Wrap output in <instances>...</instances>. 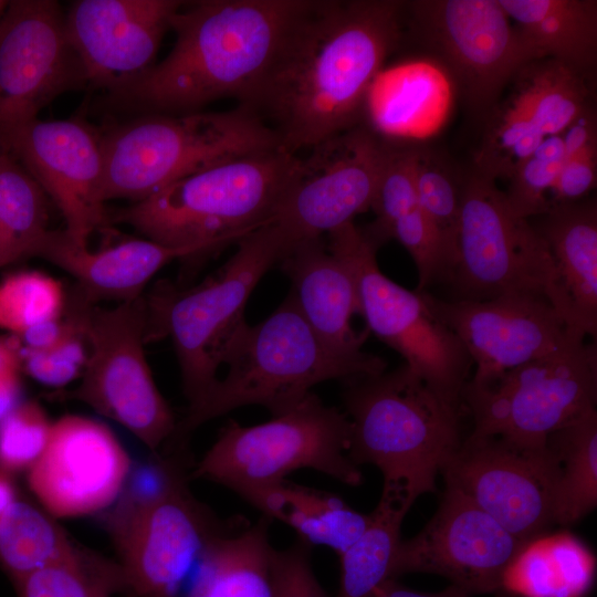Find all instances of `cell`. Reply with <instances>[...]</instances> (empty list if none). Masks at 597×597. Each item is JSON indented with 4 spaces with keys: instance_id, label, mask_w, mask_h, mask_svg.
I'll return each mask as SVG.
<instances>
[{
    "instance_id": "cell-32",
    "label": "cell",
    "mask_w": 597,
    "mask_h": 597,
    "mask_svg": "<svg viewBox=\"0 0 597 597\" xmlns=\"http://www.w3.org/2000/svg\"><path fill=\"white\" fill-rule=\"evenodd\" d=\"M507 97L545 137L559 135L587 106L585 77L553 59L525 65Z\"/></svg>"
},
{
    "instance_id": "cell-20",
    "label": "cell",
    "mask_w": 597,
    "mask_h": 597,
    "mask_svg": "<svg viewBox=\"0 0 597 597\" xmlns=\"http://www.w3.org/2000/svg\"><path fill=\"white\" fill-rule=\"evenodd\" d=\"M130 459L104 423L77 415L52 423L45 450L27 471L28 484L54 517L93 514L121 496Z\"/></svg>"
},
{
    "instance_id": "cell-14",
    "label": "cell",
    "mask_w": 597,
    "mask_h": 597,
    "mask_svg": "<svg viewBox=\"0 0 597 597\" xmlns=\"http://www.w3.org/2000/svg\"><path fill=\"white\" fill-rule=\"evenodd\" d=\"M412 28L442 57L468 105L486 116L507 82L545 59L513 27L499 0L406 2Z\"/></svg>"
},
{
    "instance_id": "cell-17",
    "label": "cell",
    "mask_w": 597,
    "mask_h": 597,
    "mask_svg": "<svg viewBox=\"0 0 597 597\" xmlns=\"http://www.w3.org/2000/svg\"><path fill=\"white\" fill-rule=\"evenodd\" d=\"M388 148V140L360 123L297 158L272 220L290 250L353 222L370 208Z\"/></svg>"
},
{
    "instance_id": "cell-12",
    "label": "cell",
    "mask_w": 597,
    "mask_h": 597,
    "mask_svg": "<svg viewBox=\"0 0 597 597\" xmlns=\"http://www.w3.org/2000/svg\"><path fill=\"white\" fill-rule=\"evenodd\" d=\"M328 234L331 252L356 283L358 313L368 331L399 353L405 365L451 405L462 408L472 360L458 336L436 314L428 293L410 291L380 271L378 247L349 222Z\"/></svg>"
},
{
    "instance_id": "cell-27",
    "label": "cell",
    "mask_w": 597,
    "mask_h": 597,
    "mask_svg": "<svg viewBox=\"0 0 597 597\" xmlns=\"http://www.w3.org/2000/svg\"><path fill=\"white\" fill-rule=\"evenodd\" d=\"M269 524L260 520L242 531L213 536L188 582L186 597H274Z\"/></svg>"
},
{
    "instance_id": "cell-15",
    "label": "cell",
    "mask_w": 597,
    "mask_h": 597,
    "mask_svg": "<svg viewBox=\"0 0 597 597\" xmlns=\"http://www.w3.org/2000/svg\"><path fill=\"white\" fill-rule=\"evenodd\" d=\"M88 87L54 0H13L0 23V151L57 96Z\"/></svg>"
},
{
    "instance_id": "cell-51",
    "label": "cell",
    "mask_w": 597,
    "mask_h": 597,
    "mask_svg": "<svg viewBox=\"0 0 597 597\" xmlns=\"http://www.w3.org/2000/svg\"><path fill=\"white\" fill-rule=\"evenodd\" d=\"M9 2L10 1H7V0H0V23L9 6Z\"/></svg>"
},
{
    "instance_id": "cell-48",
    "label": "cell",
    "mask_w": 597,
    "mask_h": 597,
    "mask_svg": "<svg viewBox=\"0 0 597 597\" xmlns=\"http://www.w3.org/2000/svg\"><path fill=\"white\" fill-rule=\"evenodd\" d=\"M559 136L564 145L565 157L587 147L597 146L596 115L593 107L587 106Z\"/></svg>"
},
{
    "instance_id": "cell-8",
    "label": "cell",
    "mask_w": 597,
    "mask_h": 597,
    "mask_svg": "<svg viewBox=\"0 0 597 597\" xmlns=\"http://www.w3.org/2000/svg\"><path fill=\"white\" fill-rule=\"evenodd\" d=\"M168 450L153 484L123 491L106 520L134 597H180L207 543L227 531L191 494L186 449Z\"/></svg>"
},
{
    "instance_id": "cell-21",
    "label": "cell",
    "mask_w": 597,
    "mask_h": 597,
    "mask_svg": "<svg viewBox=\"0 0 597 597\" xmlns=\"http://www.w3.org/2000/svg\"><path fill=\"white\" fill-rule=\"evenodd\" d=\"M428 300L465 347L475 367L469 379L472 383L488 381L575 338H586L570 329L540 295L442 301L428 294Z\"/></svg>"
},
{
    "instance_id": "cell-24",
    "label": "cell",
    "mask_w": 597,
    "mask_h": 597,
    "mask_svg": "<svg viewBox=\"0 0 597 597\" xmlns=\"http://www.w3.org/2000/svg\"><path fill=\"white\" fill-rule=\"evenodd\" d=\"M454 83L441 63L409 60L383 69L368 90L367 126L388 142H418L436 136L450 117Z\"/></svg>"
},
{
    "instance_id": "cell-29",
    "label": "cell",
    "mask_w": 597,
    "mask_h": 597,
    "mask_svg": "<svg viewBox=\"0 0 597 597\" xmlns=\"http://www.w3.org/2000/svg\"><path fill=\"white\" fill-rule=\"evenodd\" d=\"M249 504L277 520L308 544L324 545L338 555L365 531L370 514L352 509L338 496L289 480L261 492Z\"/></svg>"
},
{
    "instance_id": "cell-23",
    "label": "cell",
    "mask_w": 597,
    "mask_h": 597,
    "mask_svg": "<svg viewBox=\"0 0 597 597\" xmlns=\"http://www.w3.org/2000/svg\"><path fill=\"white\" fill-rule=\"evenodd\" d=\"M197 247H171L146 240H127L91 251L78 247L64 230L49 229L32 258H41L71 274L76 289L91 302L123 303L142 296L146 283L175 259L201 256Z\"/></svg>"
},
{
    "instance_id": "cell-9",
    "label": "cell",
    "mask_w": 597,
    "mask_h": 597,
    "mask_svg": "<svg viewBox=\"0 0 597 597\" xmlns=\"http://www.w3.org/2000/svg\"><path fill=\"white\" fill-rule=\"evenodd\" d=\"M350 433L348 417L311 392L266 422L244 427L231 420L196 464L192 476L221 484L248 503L300 469L356 486L363 474L347 455Z\"/></svg>"
},
{
    "instance_id": "cell-43",
    "label": "cell",
    "mask_w": 597,
    "mask_h": 597,
    "mask_svg": "<svg viewBox=\"0 0 597 597\" xmlns=\"http://www.w3.org/2000/svg\"><path fill=\"white\" fill-rule=\"evenodd\" d=\"M66 306L73 311L77 321L76 327L67 336L49 349L20 348L21 370L53 388H62L81 377L88 355L78 308L70 298H66Z\"/></svg>"
},
{
    "instance_id": "cell-36",
    "label": "cell",
    "mask_w": 597,
    "mask_h": 597,
    "mask_svg": "<svg viewBox=\"0 0 597 597\" xmlns=\"http://www.w3.org/2000/svg\"><path fill=\"white\" fill-rule=\"evenodd\" d=\"M18 597L129 596L117 561L75 546L64 557L13 583Z\"/></svg>"
},
{
    "instance_id": "cell-28",
    "label": "cell",
    "mask_w": 597,
    "mask_h": 597,
    "mask_svg": "<svg viewBox=\"0 0 597 597\" xmlns=\"http://www.w3.org/2000/svg\"><path fill=\"white\" fill-rule=\"evenodd\" d=\"M524 38L545 59L584 76L596 60L597 2L593 0H499Z\"/></svg>"
},
{
    "instance_id": "cell-6",
    "label": "cell",
    "mask_w": 597,
    "mask_h": 597,
    "mask_svg": "<svg viewBox=\"0 0 597 597\" xmlns=\"http://www.w3.org/2000/svg\"><path fill=\"white\" fill-rule=\"evenodd\" d=\"M103 199L139 202L169 185L223 161L282 148L250 108L147 114L102 133Z\"/></svg>"
},
{
    "instance_id": "cell-44",
    "label": "cell",
    "mask_w": 597,
    "mask_h": 597,
    "mask_svg": "<svg viewBox=\"0 0 597 597\" xmlns=\"http://www.w3.org/2000/svg\"><path fill=\"white\" fill-rule=\"evenodd\" d=\"M391 238L401 243L417 266V291L422 292L433 281L448 275L452 265L451 253L438 230L418 207L392 224Z\"/></svg>"
},
{
    "instance_id": "cell-10",
    "label": "cell",
    "mask_w": 597,
    "mask_h": 597,
    "mask_svg": "<svg viewBox=\"0 0 597 597\" xmlns=\"http://www.w3.org/2000/svg\"><path fill=\"white\" fill-rule=\"evenodd\" d=\"M460 196L455 255L447 275L460 296L455 300L544 296L580 334L544 239L530 220L512 211L495 180L473 169L462 179Z\"/></svg>"
},
{
    "instance_id": "cell-31",
    "label": "cell",
    "mask_w": 597,
    "mask_h": 597,
    "mask_svg": "<svg viewBox=\"0 0 597 597\" xmlns=\"http://www.w3.org/2000/svg\"><path fill=\"white\" fill-rule=\"evenodd\" d=\"M418 494L402 485L384 484L370 522L363 534L339 556L337 597H369L394 578L401 523Z\"/></svg>"
},
{
    "instance_id": "cell-26",
    "label": "cell",
    "mask_w": 597,
    "mask_h": 597,
    "mask_svg": "<svg viewBox=\"0 0 597 597\" xmlns=\"http://www.w3.org/2000/svg\"><path fill=\"white\" fill-rule=\"evenodd\" d=\"M537 227L572 311L585 337L597 333V208L594 201L552 207Z\"/></svg>"
},
{
    "instance_id": "cell-5",
    "label": "cell",
    "mask_w": 597,
    "mask_h": 597,
    "mask_svg": "<svg viewBox=\"0 0 597 597\" xmlns=\"http://www.w3.org/2000/svg\"><path fill=\"white\" fill-rule=\"evenodd\" d=\"M343 400L352 425L349 460L373 464L384 484L418 495L436 489V476L461 443L458 408L407 365L345 380Z\"/></svg>"
},
{
    "instance_id": "cell-2",
    "label": "cell",
    "mask_w": 597,
    "mask_h": 597,
    "mask_svg": "<svg viewBox=\"0 0 597 597\" xmlns=\"http://www.w3.org/2000/svg\"><path fill=\"white\" fill-rule=\"evenodd\" d=\"M311 0H202L172 15L176 41L160 62L106 93L119 111L180 115L222 97L243 102L282 52Z\"/></svg>"
},
{
    "instance_id": "cell-41",
    "label": "cell",
    "mask_w": 597,
    "mask_h": 597,
    "mask_svg": "<svg viewBox=\"0 0 597 597\" xmlns=\"http://www.w3.org/2000/svg\"><path fill=\"white\" fill-rule=\"evenodd\" d=\"M460 186L461 182L459 185L453 179L452 174L437 156L418 149L416 168L418 208L442 237L451 253L452 264L460 216Z\"/></svg>"
},
{
    "instance_id": "cell-16",
    "label": "cell",
    "mask_w": 597,
    "mask_h": 597,
    "mask_svg": "<svg viewBox=\"0 0 597 597\" xmlns=\"http://www.w3.org/2000/svg\"><path fill=\"white\" fill-rule=\"evenodd\" d=\"M440 472L447 488L470 499L520 541L530 542L555 523L561 468L547 442L471 433Z\"/></svg>"
},
{
    "instance_id": "cell-34",
    "label": "cell",
    "mask_w": 597,
    "mask_h": 597,
    "mask_svg": "<svg viewBox=\"0 0 597 597\" xmlns=\"http://www.w3.org/2000/svg\"><path fill=\"white\" fill-rule=\"evenodd\" d=\"M546 442L561 468L554 520L569 525L597 504L596 408L549 434Z\"/></svg>"
},
{
    "instance_id": "cell-37",
    "label": "cell",
    "mask_w": 597,
    "mask_h": 597,
    "mask_svg": "<svg viewBox=\"0 0 597 597\" xmlns=\"http://www.w3.org/2000/svg\"><path fill=\"white\" fill-rule=\"evenodd\" d=\"M485 133L474 159V170L493 178H506L546 138L538 127L505 101L489 114Z\"/></svg>"
},
{
    "instance_id": "cell-30",
    "label": "cell",
    "mask_w": 597,
    "mask_h": 597,
    "mask_svg": "<svg viewBox=\"0 0 597 597\" xmlns=\"http://www.w3.org/2000/svg\"><path fill=\"white\" fill-rule=\"evenodd\" d=\"M595 559L568 533L527 542L509 566L502 589L520 597H583L593 584Z\"/></svg>"
},
{
    "instance_id": "cell-1",
    "label": "cell",
    "mask_w": 597,
    "mask_h": 597,
    "mask_svg": "<svg viewBox=\"0 0 597 597\" xmlns=\"http://www.w3.org/2000/svg\"><path fill=\"white\" fill-rule=\"evenodd\" d=\"M406 2L311 0L279 57L240 105L297 155L360 124L376 75L402 35Z\"/></svg>"
},
{
    "instance_id": "cell-19",
    "label": "cell",
    "mask_w": 597,
    "mask_h": 597,
    "mask_svg": "<svg viewBox=\"0 0 597 597\" xmlns=\"http://www.w3.org/2000/svg\"><path fill=\"white\" fill-rule=\"evenodd\" d=\"M8 153L57 207L64 231L78 247L88 248L91 235L111 224L103 199L102 132L78 118H38L17 134Z\"/></svg>"
},
{
    "instance_id": "cell-22",
    "label": "cell",
    "mask_w": 597,
    "mask_h": 597,
    "mask_svg": "<svg viewBox=\"0 0 597 597\" xmlns=\"http://www.w3.org/2000/svg\"><path fill=\"white\" fill-rule=\"evenodd\" d=\"M180 0H78L65 13L67 33L91 88L113 92L154 65Z\"/></svg>"
},
{
    "instance_id": "cell-35",
    "label": "cell",
    "mask_w": 597,
    "mask_h": 597,
    "mask_svg": "<svg viewBox=\"0 0 597 597\" xmlns=\"http://www.w3.org/2000/svg\"><path fill=\"white\" fill-rule=\"evenodd\" d=\"M74 547L46 511L15 499L0 520V567L14 583Z\"/></svg>"
},
{
    "instance_id": "cell-40",
    "label": "cell",
    "mask_w": 597,
    "mask_h": 597,
    "mask_svg": "<svg viewBox=\"0 0 597 597\" xmlns=\"http://www.w3.org/2000/svg\"><path fill=\"white\" fill-rule=\"evenodd\" d=\"M564 160L561 136H548L513 172L504 193L516 216L530 220L551 209L549 195Z\"/></svg>"
},
{
    "instance_id": "cell-49",
    "label": "cell",
    "mask_w": 597,
    "mask_h": 597,
    "mask_svg": "<svg viewBox=\"0 0 597 597\" xmlns=\"http://www.w3.org/2000/svg\"><path fill=\"white\" fill-rule=\"evenodd\" d=\"M369 597H471V595L452 584L439 593H420L401 585L396 579H389L378 586Z\"/></svg>"
},
{
    "instance_id": "cell-3",
    "label": "cell",
    "mask_w": 597,
    "mask_h": 597,
    "mask_svg": "<svg viewBox=\"0 0 597 597\" xmlns=\"http://www.w3.org/2000/svg\"><path fill=\"white\" fill-rule=\"evenodd\" d=\"M217 379L176 422L168 446L185 448L201 425L250 405L280 416L329 380H348L385 371L386 362L363 350L345 353L325 343L310 326L290 294L263 322L245 324L231 342Z\"/></svg>"
},
{
    "instance_id": "cell-45",
    "label": "cell",
    "mask_w": 597,
    "mask_h": 597,
    "mask_svg": "<svg viewBox=\"0 0 597 597\" xmlns=\"http://www.w3.org/2000/svg\"><path fill=\"white\" fill-rule=\"evenodd\" d=\"M310 545L298 538L285 549H275L274 597H328L313 573Z\"/></svg>"
},
{
    "instance_id": "cell-4",
    "label": "cell",
    "mask_w": 597,
    "mask_h": 597,
    "mask_svg": "<svg viewBox=\"0 0 597 597\" xmlns=\"http://www.w3.org/2000/svg\"><path fill=\"white\" fill-rule=\"evenodd\" d=\"M297 158L274 148L223 161L108 211L109 223H126L149 240L208 254L272 222Z\"/></svg>"
},
{
    "instance_id": "cell-50",
    "label": "cell",
    "mask_w": 597,
    "mask_h": 597,
    "mask_svg": "<svg viewBox=\"0 0 597 597\" xmlns=\"http://www.w3.org/2000/svg\"><path fill=\"white\" fill-rule=\"evenodd\" d=\"M15 499L17 494L11 475L0 471V520Z\"/></svg>"
},
{
    "instance_id": "cell-11",
    "label": "cell",
    "mask_w": 597,
    "mask_h": 597,
    "mask_svg": "<svg viewBox=\"0 0 597 597\" xmlns=\"http://www.w3.org/2000/svg\"><path fill=\"white\" fill-rule=\"evenodd\" d=\"M88 355L80 384L51 396L84 402L119 423L150 451L157 452L174 433L172 411L157 388L147 363L145 296L98 307L73 290Z\"/></svg>"
},
{
    "instance_id": "cell-13",
    "label": "cell",
    "mask_w": 597,
    "mask_h": 597,
    "mask_svg": "<svg viewBox=\"0 0 597 597\" xmlns=\"http://www.w3.org/2000/svg\"><path fill=\"white\" fill-rule=\"evenodd\" d=\"M575 338L488 381L468 380L462 406L472 433L541 444L596 406L597 347Z\"/></svg>"
},
{
    "instance_id": "cell-39",
    "label": "cell",
    "mask_w": 597,
    "mask_h": 597,
    "mask_svg": "<svg viewBox=\"0 0 597 597\" xmlns=\"http://www.w3.org/2000/svg\"><path fill=\"white\" fill-rule=\"evenodd\" d=\"M417 158L418 148L396 146L389 142L370 206L376 219L363 229L378 248L390 239L392 224L418 207Z\"/></svg>"
},
{
    "instance_id": "cell-46",
    "label": "cell",
    "mask_w": 597,
    "mask_h": 597,
    "mask_svg": "<svg viewBox=\"0 0 597 597\" xmlns=\"http://www.w3.org/2000/svg\"><path fill=\"white\" fill-rule=\"evenodd\" d=\"M597 146L565 157L551 192V208L579 201L596 185Z\"/></svg>"
},
{
    "instance_id": "cell-38",
    "label": "cell",
    "mask_w": 597,
    "mask_h": 597,
    "mask_svg": "<svg viewBox=\"0 0 597 597\" xmlns=\"http://www.w3.org/2000/svg\"><path fill=\"white\" fill-rule=\"evenodd\" d=\"M62 283L45 273L23 270L0 281V329L20 336L29 328L63 315Z\"/></svg>"
},
{
    "instance_id": "cell-47",
    "label": "cell",
    "mask_w": 597,
    "mask_h": 597,
    "mask_svg": "<svg viewBox=\"0 0 597 597\" xmlns=\"http://www.w3.org/2000/svg\"><path fill=\"white\" fill-rule=\"evenodd\" d=\"M20 348L15 336H0V421L21 402Z\"/></svg>"
},
{
    "instance_id": "cell-42",
    "label": "cell",
    "mask_w": 597,
    "mask_h": 597,
    "mask_svg": "<svg viewBox=\"0 0 597 597\" xmlns=\"http://www.w3.org/2000/svg\"><path fill=\"white\" fill-rule=\"evenodd\" d=\"M52 421L35 401H21L0 421V471H28L46 448Z\"/></svg>"
},
{
    "instance_id": "cell-7",
    "label": "cell",
    "mask_w": 597,
    "mask_h": 597,
    "mask_svg": "<svg viewBox=\"0 0 597 597\" xmlns=\"http://www.w3.org/2000/svg\"><path fill=\"white\" fill-rule=\"evenodd\" d=\"M219 272L190 289L163 282L147 298L146 341L169 337L189 405L218 379L227 350L247 324L244 308L260 279L289 252L280 228L270 222L245 234Z\"/></svg>"
},
{
    "instance_id": "cell-25",
    "label": "cell",
    "mask_w": 597,
    "mask_h": 597,
    "mask_svg": "<svg viewBox=\"0 0 597 597\" xmlns=\"http://www.w3.org/2000/svg\"><path fill=\"white\" fill-rule=\"evenodd\" d=\"M279 263L292 282L290 294L313 331L337 350L360 352L368 332L352 327L358 296L348 266L321 238L298 243Z\"/></svg>"
},
{
    "instance_id": "cell-33",
    "label": "cell",
    "mask_w": 597,
    "mask_h": 597,
    "mask_svg": "<svg viewBox=\"0 0 597 597\" xmlns=\"http://www.w3.org/2000/svg\"><path fill=\"white\" fill-rule=\"evenodd\" d=\"M48 195L9 153L0 151V269L32 258L49 230Z\"/></svg>"
},
{
    "instance_id": "cell-18",
    "label": "cell",
    "mask_w": 597,
    "mask_h": 597,
    "mask_svg": "<svg viewBox=\"0 0 597 597\" xmlns=\"http://www.w3.org/2000/svg\"><path fill=\"white\" fill-rule=\"evenodd\" d=\"M526 543L447 488L425 527L400 542L392 574L395 579L408 573L440 575L471 596L490 594L502 589L509 566Z\"/></svg>"
}]
</instances>
